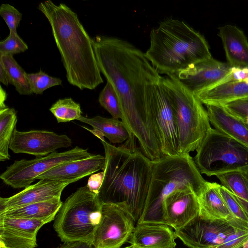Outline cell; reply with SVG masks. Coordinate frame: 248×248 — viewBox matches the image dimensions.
<instances>
[{"label": "cell", "mask_w": 248, "mask_h": 248, "mask_svg": "<svg viewBox=\"0 0 248 248\" xmlns=\"http://www.w3.org/2000/svg\"><path fill=\"white\" fill-rule=\"evenodd\" d=\"M239 81H248V67H232L230 73L217 85L227 82Z\"/></svg>", "instance_id": "37"}, {"label": "cell", "mask_w": 248, "mask_h": 248, "mask_svg": "<svg viewBox=\"0 0 248 248\" xmlns=\"http://www.w3.org/2000/svg\"><path fill=\"white\" fill-rule=\"evenodd\" d=\"M38 9L49 23L68 82L81 90H92L102 83L93 39L77 14L66 4L50 0L41 2Z\"/></svg>", "instance_id": "3"}, {"label": "cell", "mask_w": 248, "mask_h": 248, "mask_svg": "<svg viewBox=\"0 0 248 248\" xmlns=\"http://www.w3.org/2000/svg\"><path fill=\"white\" fill-rule=\"evenodd\" d=\"M124 248H131L130 246H128V247H125Z\"/></svg>", "instance_id": "44"}, {"label": "cell", "mask_w": 248, "mask_h": 248, "mask_svg": "<svg viewBox=\"0 0 248 248\" xmlns=\"http://www.w3.org/2000/svg\"><path fill=\"white\" fill-rule=\"evenodd\" d=\"M145 55L160 74H177L192 65L212 58L204 36L182 20L169 18L150 33Z\"/></svg>", "instance_id": "4"}, {"label": "cell", "mask_w": 248, "mask_h": 248, "mask_svg": "<svg viewBox=\"0 0 248 248\" xmlns=\"http://www.w3.org/2000/svg\"><path fill=\"white\" fill-rule=\"evenodd\" d=\"M70 184L47 179H40L19 192L8 198H0V213L30 204L61 197Z\"/></svg>", "instance_id": "17"}, {"label": "cell", "mask_w": 248, "mask_h": 248, "mask_svg": "<svg viewBox=\"0 0 248 248\" xmlns=\"http://www.w3.org/2000/svg\"><path fill=\"white\" fill-rule=\"evenodd\" d=\"M240 248H248V240L245 242Z\"/></svg>", "instance_id": "42"}, {"label": "cell", "mask_w": 248, "mask_h": 248, "mask_svg": "<svg viewBox=\"0 0 248 248\" xmlns=\"http://www.w3.org/2000/svg\"><path fill=\"white\" fill-rule=\"evenodd\" d=\"M162 82L174 114L180 155L189 154L196 150L212 128L207 111L175 75L162 77Z\"/></svg>", "instance_id": "6"}, {"label": "cell", "mask_w": 248, "mask_h": 248, "mask_svg": "<svg viewBox=\"0 0 248 248\" xmlns=\"http://www.w3.org/2000/svg\"><path fill=\"white\" fill-rule=\"evenodd\" d=\"M220 186L217 183L207 182L205 187L198 196L199 216L207 219L226 220L248 228L232 216L220 193Z\"/></svg>", "instance_id": "21"}, {"label": "cell", "mask_w": 248, "mask_h": 248, "mask_svg": "<svg viewBox=\"0 0 248 248\" xmlns=\"http://www.w3.org/2000/svg\"><path fill=\"white\" fill-rule=\"evenodd\" d=\"M220 193L235 219L248 228V215L231 193L220 185Z\"/></svg>", "instance_id": "32"}, {"label": "cell", "mask_w": 248, "mask_h": 248, "mask_svg": "<svg viewBox=\"0 0 248 248\" xmlns=\"http://www.w3.org/2000/svg\"><path fill=\"white\" fill-rule=\"evenodd\" d=\"M104 177V171L91 174L88 178L87 186L91 191L98 194Z\"/></svg>", "instance_id": "38"}, {"label": "cell", "mask_w": 248, "mask_h": 248, "mask_svg": "<svg viewBox=\"0 0 248 248\" xmlns=\"http://www.w3.org/2000/svg\"><path fill=\"white\" fill-rule=\"evenodd\" d=\"M100 105L115 119H123V114L117 93L112 85L107 81L98 98Z\"/></svg>", "instance_id": "30"}, {"label": "cell", "mask_w": 248, "mask_h": 248, "mask_svg": "<svg viewBox=\"0 0 248 248\" xmlns=\"http://www.w3.org/2000/svg\"><path fill=\"white\" fill-rule=\"evenodd\" d=\"M94 154L76 146L62 152H54L46 156L16 160L0 175L3 182L14 188H25L41 174L61 164L88 158Z\"/></svg>", "instance_id": "9"}, {"label": "cell", "mask_w": 248, "mask_h": 248, "mask_svg": "<svg viewBox=\"0 0 248 248\" xmlns=\"http://www.w3.org/2000/svg\"><path fill=\"white\" fill-rule=\"evenodd\" d=\"M28 49V45L18 36L17 32H10L6 39L0 42V56H13L23 52Z\"/></svg>", "instance_id": "33"}, {"label": "cell", "mask_w": 248, "mask_h": 248, "mask_svg": "<svg viewBox=\"0 0 248 248\" xmlns=\"http://www.w3.org/2000/svg\"><path fill=\"white\" fill-rule=\"evenodd\" d=\"M105 157L93 155L88 158L63 163L41 174L36 180L47 179L71 184L102 170Z\"/></svg>", "instance_id": "18"}, {"label": "cell", "mask_w": 248, "mask_h": 248, "mask_svg": "<svg viewBox=\"0 0 248 248\" xmlns=\"http://www.w3.org/2000/svg\"><path fill=\"white\" fill-rule=\"evenodd\" d=\"M196 95L206 106H223L248 98V81L225 82L201 92Z\"/></svg>", "instance_id": "23"}, {"label": "cell", "mask_w": 248, "mask_h": 248, "mask_svg": "<svg viewBox=\"0 0 248 248\" xmlns=\"http://www.w3.org/2000/svg\"><path fill=\"white\" fill-rule=\"evenodd\" d=\"M93 45L100 72L118 96L122 121L138 140L142 153L153 161L162 156L148 104V88L162 77L143 53L123 39L96 36Z\"/></svg>", "instance_id": "1"}, {"label": "cell", "mask_w": 248, "mask_h": 248, "mask_svg": "<svg viewBox=\"0 0 248 248\" xmlns=\"http://www.w3.org/2000/svg\"><path fill=\"white\" fill-rule=\"evenodd\" d=\"M0 108H3L7 106L5 104V101L7 98V94L1 86H0Z\"/></svg>", "instance_id": "41"}, {"label": "cell", "mask_w": 248, "mask_h": 248, "mask_svg": "<svg viewBox=\"0 0 248 248\" xmlns=\"http://www.w3.org/2000/svg\"><path fill=\"white\" fill-rule=\"evenodd\" d=\"M228 63L231 67H248V41L243 31L227 24L218 28Z\"/></svg>", "instance_id": "20"}, {"label": "cell", "mask_w": 248, "mask_h": 248, "mask_svg": "<svg viewBox=\"0 0 248 248\" xmlns=\"http://www.w3.org/2000/svg\"><path fill=\"white\" fill-rule=\"evenodd\" d=\"M57 248H93L92 244L83 242L64 243Z\"/></svg>", "instance_id": "39"}, {"label": "cell", "mask_w": 248, "mask_h": 248, "mask_svg": "<svg viewBox=\"0 0 248 248\" xmlns=\"http://www.w3.org/2000/svg\"><path fill=\"white\" fill-rule=\"evenodd\" d=\"M245 123H246L248 124V120L245 122Z\"/></svg>", "instance_id": "43"}, {"label": "cell", "mask_w": 248, "mask_h": 248, "mask_svg": "<svg viewBox=\"0 0 248 248\" xmlns=\"http://www.w3.org/2000/svg\"><path fill=\"white\" fill-rule=\"evenodd\" d=\"M223 106L243 122L248 120V98L231 102Z\"/></svg>", "instance_id": "36"}, {"label": "cell", "mask_w": 248, "mask_h": 248, "mask_svg": "<svg viewBox=\"0 0 248 248\" xmlns=\"http://www.w3.org/2000/svg\"><path fill=\"white\" fill-rule=\"evenodd\" d=\"M0 248H5V247H0Z\"/></svg>", "instance_id": "45"}, {"label": "cell", "mask_w": 248, "mask_h": 248, "mask_svg": "<svg viewBox=\"0 0 248 248\" xmlns=\"http://www.w3.org/2000/svg\"><path fill=\"white\" fill-rule=\"evenodd\" d=\"M101 206L98 194L87 186L78 188L62 203L54 219L53 227L61 241L92 244Z\"/></svg>", "instance_id": "7"}, {"label": "cell", "mask_w": 248, "mask_h": 248, "mask_svg": "<svg viewBox=\"0 0 248 248\" xmlns=\"http://www.w3.org/2000/svg\"><path fill=\"white\" fill-rule=\"evenodd\" d=\"M78 121L91 125L92 130L85 127L83 128L95 137H106L112 143H122L131 135L124 123L118 119L100 116L89 118L82 115Z\"/></svg>", "instance_id": "24"}, {"label": "cell", "mask_w": 248, "mask_h": 248, "mask_svg": "<svg viewBox=\"0 0 248 248\" xmlns=\"http://www.w3.org/2000/svg\"><path fill=\"white\" fill-rule=\"evenodd\" d=\"M33 93L42 94L46 90L57 85H61L62 81L59 78L49 76L40 70L35 73L26 74Z\"/></svg>", "instance_id": "31"}, {"label": "cell", "mask_w": 248, "mask_h": 248, "mask_svg": "<svg viewBox=\"0 0 248 248\" xmlns=\"http://www.w3.org/2000/svg\"><path fill=\"white\" fill-rule=\"evenodd\" d=\"M174 230L160 223H136L128 240L131 248H175Z\"/></svg>", "instance_id": "19"}, {"label": "cell", "mask_w": 248, "mask_h": 248, "mask_svg": "<svg viewBox=\"0 0 248 248\" xmlns=\"http://www.w3.org/2000/svg\"><path fill=\"white\" fill-rule=\"evenodd\" d=\"M228 62L212 57L195 63L175 76L189 91L196 94L217 85L230 72Z\"/></svg>", "instance_id": "14"}, {"label": "cell", "mask_w": 248, "mask_h": 248, "mask_svg": "<svg viewBox=\"0 0 248 248\" xmlns=\"http://www.w3.org/2000/svg\"><path fill=\"white\" fill-rule=\"evenodd\" d=\"M147 96L163 156L180 155L174 114L162 78L148 88Z\"/></svg>", "instance_id": "10"}, {"label": "cell", "mask_w": 248, "mask_h": 248, "mask_svg": "<svg viewBox=\"0 0 248 248\" xmlns=\"http://www.w3.org/2000/svg\"><path fill=\"white\" fill-rule=\"evenodd\" d=\"M210 123L215 129L248 147V124L232 114L223 106L207 105Z\"/></svg>", "instance_id": "22"}, {"label": "cell", "mask_w": 248, "mask_h": 248, "mask_svg": "<svg viewBox=\"0 0 248 248\" xmlns=\"http://www.w3.org/2000/svg\"><path fill=\"white\" fill-rule=\"evenodd\" d=\"M98 138L103 145L104 177L98 194L102 203H113L127 211L136 223L145 205L152 175V162L138 149L131 135L117 147Z\"/></svg>", "instance_id": "2"}, {"label": "cell", "mask_w": 248, "mask_h": 248, "mask_svg": "<svg viewBox=\"0 0 248 248\" xmlns=\"http://www.w3.org/2000/svg\"><path fill=\"white\" fill-rule=\"evenodd\" d=\"M0 65L6 71L9 79V84L13 85L21 95L33 93L26 77V73L11 55L0 56Z\"/></svg>", "instance_id": "28"}, {"label": "cell", "mask_w": 248, "mask_h": 248, "mask_svg": "<svg viewBox=\"0 0 248 248\" xmlns=\"http://www.w3.org/2000/svg\"><path fill=\"white\" fill-rule=\"evenodd\" d=\"M58 123L78 120L82 116L80 105L71 98L57 100L49 108Z\"/></svg>", "instance_id": "29"}, {"label": "cell", "mask_w": 248, "mask_h": 248, "mask_svg": "<svg viewBox=\"0 0 248 248\" xmlns=\"http://www.w3.org/2000/svg\"><path fill=\"white\" fill-rule=\"evenodd\" d=\"M17 121L16 111L8 106L0 108V161L9 160V146Z\"/></svg>", "instance_id": "27"}, {"label": "cell", "mask_w": 248, "mask_h": 248, "mask_svg": "<svg viewBox=\"0 0 248 248\" xmlns=\"http://www.w3.org/2000/svg\"><path fill=\"white\" fill-rule=\"evenodd\" d=\"M196 151L193 159L201 174L248 173V147L216 129L208 131Z\"/></svg>", "instance_id": "8"}, {"label": "cell", "mask_w": 248, "mask_h": 248, "mask_svg": "<svg viewBox=\"0 0 248 248\" xmlns=\"http://www.w3.org/2000/svg\"><path fill=\"white\" fill-rule=\"evenodd\" d=\"M152 162V175L142 214L137 223L164 224L163 204L174 191L191 188L198 196L206 181L189 154L163 156Z\"/></svg>", "instance_id": "5"}, {"label": "cell", "mask_w": 248, "mask_h": 248, "mask_svg": "<svg viewBox=\"0 0 248 248\" xmlns=\"http://www.w3.org/2000/svg\"><path fill=\"white\" fill-rule=\"evenodd\" d=\"M67 135L47 130H31L22 132L15 130L9 146L15 154H27L36 157L46 156L56 150L71 146Z\"/></svg>", "instance_id": "13"}, {"label": "cell", "mask_w": 248, "mask_h": 248, "mask_svg": "<svg viewBox=\"0 0 248 248\" xmlns=\"http://www.w3.org/2000/svg\"><path fill=\"white\" fill-rule=\"evenodd\" d=\"M51 221L0 217V247L35 248L38 231Z\"/></svg>", "instance_id": "16"}, {"label": "cell", "mask_w": 248, "mask_h": 248, "mask_svg": "<svg viewBox=\"0 0 248 248\" xmlns=\"http://www.w3.org/2000/svg\"><path fill=\"white\" fill-rule=\"evenodd\" d=\"M248 215V173L235 171L216 175Z\"/></svg>", "instance_id": "26"}, {"label": "cell", "mask_w": 248, "mask_h": 248, "mask_svg": "<svg viewBox=\"0 0 248 248\" xmlns=\"http://www.w3.org/2000/svg\"><path fill=\"white\" fill-rule=\"evenodd\" d=\"M61 197L30 204L0 213V217L28 219H50L55 218L61 207Z\"/></svg>", "instance_id": "25"}, {"label": "cell", "mask_w": 248, "mask_h": 248, "mask_svg": "<svg viewBox=\"0 0 248 248\" xmlns=\"http://www.w3.org/2000/svg\"><path fill=\"white\" fill-rule=\"evenodd\" d=\"M248 240V229L237 228L215 248H240Z\"/></svg>", "instance_id": "35"}, {"label": "cell", "mask_w": 248, "mask_h": 248, "mask_svg": "<svg viewBox=\"0 0 248 248\" xmlns=\"http://www.w3.org/2000/svg\"><path fill=\"white\" fill-rule=\"evenodd\" d=\"M0 81L6 86H8L9 84V77L1 65H0Z\"/></svg>", "instance_id": "40"}, {"label": "cell", "mask_w": 248, "mask_h": 248, "mask_svg": "<svg viewBox=\"0 0 248 248\" xmlns=\"http://www.w3.org/2000/svg\"><path fill=\"white\" fill-rule=\"evenodd\" d=\"M199 212L198 196L194 190L190 187L178 189L164 201V223L178 230L199 215Z\"/></svg>", "instance_id": "15"}, {"label": "cell", "mask_w": 248, "mask_h": 248, "mask_svg": "<svg viewBox=\"0 0 248 248\" xmlns=\"http://www.w3.org/2000/svg\"><path fill=\"white\" fill-rule=\"evenodd\" d=\"M239 228L246 227L198 215L185 226L174 232L177 238L189 248H215Z\"/></svg>", "instance_id": "12"}, {"label": "cell", "mask_w": 248, "mask_h": 248, "mask_svg": "<svg viewBox=\"0 0 248 248\" xmlns=\"http://www.w3.org/2000/svg\"><path fill=\"white\" fill-rule=\"evenodd\" d=\"M136 222L126 210L102 203L101 217L92 241L93 248H121L128 241Z\"/></svg>", "instance_id": "11"}, {"label": "cell", "mask_w": 248, "mask_h": 248, "mask_svg": "<svg viewBox=\"0 0 248 248\" xmlns=\"http://www.w3.org/2000/svg\"><path fill=\"white\" fill-rule=\"evenodd\" d=\"M0 16L6 23L10 32H16L22 15L9 4H2L0 6Z\"/></svg>", "instance_id": "34"}]
</instances>
